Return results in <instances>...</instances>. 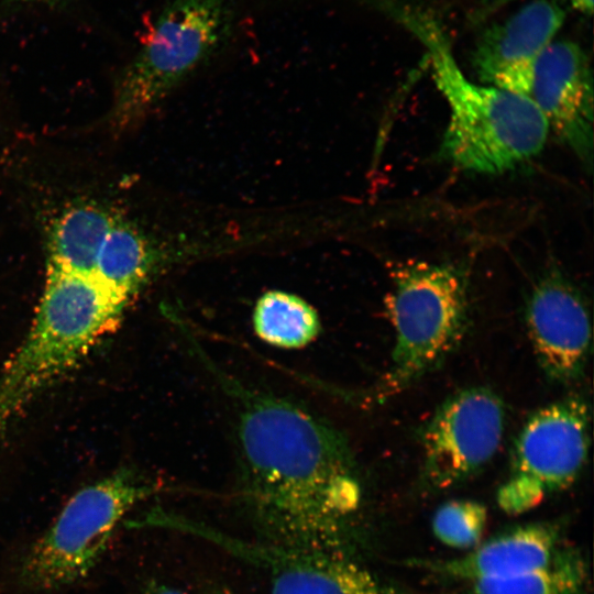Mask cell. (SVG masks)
<instances>
[{
	"instance_id": "obj_8",
	"label": "cell",
	"mask_w": 594,
	"mask_h": 594,
	"mask_svg": "<svg viewBox=\"0 0 594 594\" xmlns=\"http://www.w3.org/2000/svg\"><path fill=\"white\" fill-rule=\"evenodd\" d=\"M505 422V405L490 387L471 386L447 397L420 431L427 486L447 490L483 470L501 446Z\"/></svg>"
},
{
	"instance_id": "obj_5",
	"label": "cell",
	"mask_w": 594,
	"mask_h": 594,
	"mask_svg": "<svg viewBox=\"0 0 594 594\" xmlns=\"http://www.w3.org/2000/svg\"><path fill=\"white\" fill-rule=\"evenodd\" d=\"M384 302L395 341L380 398L403 392L440 365L459 346L470 321L466 278L451 264L398 265Z\"/></svg>"
},
{
	"instance_id": "obj_9",
	"label": "cell",
	"mask_w": 594,
	"mask_h": 594,
	"mask_svg": "<svg viewBox=\"0 0 594 594\" xmlns=\"http://www.w3.org/2000/svg\"><path fill=\"white\" fill-rule=\"evenodd\" d=\"M177 531L213 542L233 556L265 570L271 594H404L383 582L348 553L278 547L248 541L179 516Z\"/></svg>"
},
{
	"instance_id": "obj_15",
	"label": "cell",
	"mask_w": 594,
	"mask_h": 594,
	"mask_svg": "<svg viewBox=\"0 0 594 594\" xmlns=\"http://www.w3.org/2000/svg\"><path fill=\"white\" fill-rule=\"evenodd\" d=\"M162 261L153 242L136 227L117 217L101 248L94 277L129 304Z\"/></svg>"
},
{
	"instance_id": "obj_16",
	"label": "cell",
	"mask_w": 594,
	"mask_h": 594,
	"mask_svg": "<svg viewBox=\"0 0 594 594\" xmlns=\"http://www.w3.org/2000/svg\"><path fill=\"white\" fill-rule=\"evenodd\" d=\"M586 566L573 550H561L542 568L471 582L472 594H584Z\"/></svg>"
},
{
	"instance_id": "obj_12",
	"label": "cell",
	"mask_w": 594,
	"mask_h": 594,
	"mask_svg": "<svg viewBox=\"0 0 594 594\" xmlns=\"http://www.w3.org/2000/svg\"><path fill=\"white\" fill-rule=\"evenodd\" d=\"M565 19L556 0H532L487 28L472 53L483 84L527 96L535 63Z\"/></svg>"
},
{
	"instance_id": "obj_3",
	"label": "cell",
	"mask_w": 594,
	"mask_h": 594,
	"mask_svg": "<svg viewBox=\"0 0 594 594\" xmlns=\"http://www.w3.org/2000/svg\"><path fill=\"white\" fill-rule=\"evenodd\" d=\"M127 306L94 276L47 270L30 329L0 373V433L118 324Z\"/></svg>"
},
{
	"instance_id": "obj_6",
	"label": "cell",
	"mask_w": 594,
	"mask_h": 594,
	"mask_svg": "<svg viewBox=\"0 0 594 594\" xmlns=\"http://www.w3.org/2000/svg\"><path fill=\"white\" fill-rule=\"evenodd\" d=\"M160 487L119 470L77 491L30 547L18 571L31 591H55L84 579L99 562L125 514Z\"/></svg>"
},
{
	"instance_id": "obj_4",
	"label": "cell",
	"mask_w": 594,
	"mask_h": 594,
	"mask_svg": "<svg viewBox=\"0 0 594 594\" xmlns=\"http://www.w3.org/2000/svg\"><path fill=\"white\" fill-rule=\"evenodd\" d=\"M245 0H166L143 45L121 70L111 120L130 128L233 38Z\"/></svg>"
},
{
	"instance_id": "obj_21",
	"label": "cell",
	"mask_w": 594,
	"mask_h": 594,
	"mask_svg": "<svg viewBox=\"0 0 594 594\" xmlns=\"http://www.w3.org/2000/svg\"><path fill=\"white\" fill-rule=\"evenodd\" d=\"M9 3H38L51 8H64L73 0H6Z\"/></svg>"
},
{
	"instance_id": "obj_11",
	"label": "cell",
	"mask_w": 594,
	"mask_h": 594,
	"mask_svg": "<svg viewBox=\"0 0 594 594\" xmlns=\"http://www.w3.org/2000/svg\"><path fill=\"white\" fill-rule=\"evenodd\" d=\"M527 97L551 130L580 161L593 162V77L586 54L574 42L552 41L537 58Z\"/></svg>"
},
{
	"instance_id": "obj_14",
	"label": "cell",
	"mask_w": 594,
	"mask_h": 594,
	"mask_svg": "<svg viewBox=\"0 0 594 594\" xmlns=\"http://www.w3.org/2000/svg\"><path fill=\"white\" fill-rule=\"evenodd\" d=\"M95 202H78L59 213L48 229L47 270L94 276L101 248L116 221Z\"/></svg>"
},
{
	"instance_id": "obj_13",
	"label": "cell",
	"mask_w": 594,
	"mask_h": 594,
	"mask_svg": "<svg viewBox=\"0 0 594 594\" xmlns=\"http://www.w3.org/2000/svg\"><path fill=\"white\" fill-rule=\"evenodd\" d=\"M559 528L537 522L514 527L462 557L417 562L435 573L470 582L506 578L548 564L558 552Z\"/></svg>"
},
{
	"instance_id": "obj_19",
	"label": "cell",
	"mask_w": 594,
	"mask_h": 594,
	"mask_svg": "<svg viewBox=\"0 0 594 594\" xmlns=\"http://www.w3.org/2000/svg\"><path fill=\"white\" fill-rule=\"evenodd\" d=\"M513 0H488L482 9L481 14H486L496 10L505 3H508ZM571 6L573 9L580 11L581 13L591 14L593 11V0H562Z\"/></svg>"
},
{
	"instance_id": "obj_18",
	"label": "cell",
	"mask_w": 594,
	"mask_h": 594,
	"mask_svg": "<svg viewBox=\"0 0 594 594\" xmlns=\"http://www.w3.org/2000/svg\"><path fill=\"white\" fill-rule=\"evenodd\" d=\"M487 522L486 507L473 499H453L437 508L431 527L443 544L460 549H473L483 537Z\"/></svg>"
},
{
	"instance_id": "obj_7",
	"label": "cell",
	"mask_w": 594,
	"mask_h": 594,
	"mask_svg": "<svg viewBox=\"0 0 594 594\" xmlns=\"http://www.w3.org/2000/svg\"><path fill=\"white\" fill-rule=\"evenodd\" d=\"M590 427V405L582 396L532 411L513 443L508 474L497 491L498 506L518 515L571 486L587 461Z\"/></svg>"
},
{
	"instance_id": "obj_10",
	"label": "cell",
	"mask_w": 594,
	"mask_h": 594,
	"mask_svg": "<svg viewBox=\"0 0 594 594\" xmlns=\"http://www.w3.org/2000/svg\"><path fill=\"white\" fill-rule=\"evenodd\" d=\"M525 324L546 376L559 384L580 380L591 354V315L583 295L559 272L543 275L525 305Z\"/></svg>"
},
{
	"instance_id": "obj_17",
	"label": "cell",
	"mask_w": 594,
	"mask_h": 594,
	"mask_svg": "<svg viewBox=\"0 0 594 594\" xmlns=\"http://www.w3.org/2000/svg\"><path fill=\"white\" fill-rule=\"evenodd\" d=\"M253 324L262 340L280 348L304 346L320 330L316 310L300 297L280 290L257 300Z\"/></svg>"
},
{
	"instance_id": "obj_22",
	"label": "cell",
	"mask_w": 594,
	"mask_h": 594,
	"mask_svg": "<svg viewBox=\"0 0 594 594\" xmlns=\"http://www.w3.org/2000/svg\"><path fill=\"white\" fill-rule=\"evenodd\" d=\"M207 594H232V593L229 592V591L226 590V588H222V587H216V588L210 590Z\"/></svg>"
},
{
	"instance_id": "obj_20",
	"label": "cell",
	"mask_w": 594,
	"mask_h": 594,
	"mask_svg": "<svg viewBox=\"0 0 594 594\" xmlns=\"http://www.w3.org/2000/svg\"><path fill=\"white\" fill-rule=\"evenodd\" d=\"M140 594H185L177 587L172 585L153 581L148 583Z\"/></svg>"
},
{
	"instance_id": "obj_2",
	"label": "cell",
	"mask_w": 594,
	"mask_h": 594,
	"mask_svg": "<svg viewBox=\"0 0 594 594\" xmlns=\"http://www.w3.org/2000/svg\"><path fill=\"white\" fill-rule=\"evenodd\" d=\"M427 50L431 76L449 108L441 155L454 166L502 174L543 148L549 128L525 95L471 81L460 69L436 20L413 8L395 11Z\"/></svg>"
},
{
	"instance_id": "obj_1",
	"label": "cell",
	"mask_w": 594,
	"mask_h": 594,
	"mask_svg": "<svg viewBox=\"0 0 594 594\" xmlns=\"http://www.w3.org/2000/svg\"><path fill=\"white\" fill-rule=\"evenodd\" d=\"M227 384L240 404L242 503L261 541L348 553L361 485L346 437L293 402Z\"/></svg>"
}]
</instances>
